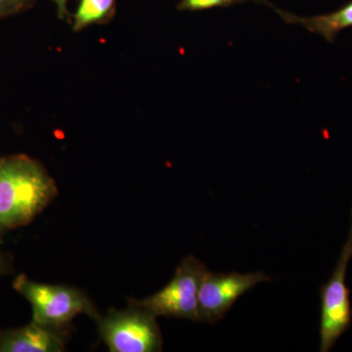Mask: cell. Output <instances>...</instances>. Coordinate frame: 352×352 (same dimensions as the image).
I'll return each instance as SVG.
<instances>
[{
	"mask_svg": "<svg viewBox=\"0 0 352 352\" xmlns=\"http://www.w3.org/2000/svg\"><path fill=\"white\" fill-rule=\"evenodd\" d=\"M57 195L56 182L36 160L0 157V238L29 224Z\"/></svg>",
	"mask_w": 352,
	"mask_h": 352,
	"instance_id": "1",
	"label": "cell"
},
{
	"mask_svg": "<svg viewBox=\"0 0 352 352\" xmlns=\"http://www.w3.org/2000/svg\"><path fill=\"white\" fill-rule=\"evenodd\" d=\"M12 286L31 305L32 320L67 325L78 314H87L94 320L100 316L89 296L75 287L39 283L25 274L18 275Z\"/></svg>",
	"mask_w": 352,
	"mask_h": 352,
	"instance_id": "2",
	"label": "cell"
},
{
	"mask_svg": "<svg viewBox=\"0 0 352 352\" xmlns=\"http://www.w3.org/2000/svg\"><path fill=\"white\" fill-rule=\"evenodd\" d=\"M95 321L111 352H157L163 349L156 317L133 303L129 302L126 309L111 308Z\"/></svg>",
	"mask_w": 352,
	"mask_h": 352,
	"instance_id": "3",
	"label": "cell"
},
{
	"mask_svg": "<svg viewBox=\"0 0 352 352\" xmlns=\"http://www.w3.org/2000/svg\"><path fill=\"white\" fill-rule=\"evenodd\" d=\"M207 266L195 256L182 259L170 283L144 300L129 298V302L157 317L198 322V296Z\"/></svg>",
	"mask_w": 352,
	"mask_h": 352,
	"instance_id": "4",
	"label": "cell"
},
{
	"mask_svg": "<svg viewBox=\"0 0 352 352\" xmlns=\"http://www.w3.org/2000/svg\"><path fill=\"white\" fill-rule=\"evenodd\" d=\"M351 258L352 208L351 229L346 244L342 247L339 261L330 279L319 289L321 298L320 352L330 351L340 336L351 326V291L346 284L347 266Z\"/></svg>",
	"mask_w": 352,
	"mask_h": 352,
	"instance_id": "5",
	"label": "cell"
},
{
	"mask_svg": "<svg viewBox=\"0 0 352 352\" xmlns=\"http://www.w3.org/2000/svg\"><path fill=\"white\" fill-rule=\"evenodd\" d=\"M270 281L271 278L261 271L248 274L208 271L199 289L198 322L219 323L241 296L261 282Z\"/></svg>",
	"mask_w": 352,
	"mask_h": 352,
	"instance_id": "6",
	"label": "cell"
},
{
	"mask_svg": "<svg viewBox=\"0 0 352 352\" xmlns=\"http://www.w3.org/2000/svg\"><path fill=\"white\" fill-rule=\"evenodd\" d=\"M69 335V324L50 325L32 320L21 328L0 330V352H61Z\"/></svg>",
	"mask_w": 352,
	"mask_h": 352,
	"instance_id": "7",
	"label": "cell"
},
{
	"mask_svg": "<svg viewBox=\"0 0 352 352\" xmlns=\"http://www.w3.org/2000/svg\"><path fill=\"white\" fill-rule=\"evenodd\" d=\"M275 11L287 24L302 25L307 31L320 34L330 43L335 41L340 32L352 27V0L332 13L314 17H300L279 9Z\"/></svg>",
	"mask_w": 352,
	"mask_h": 352,
	"instance_id": "8",
	"label": "cell"
},
{
	"mask_svg": "<svg viewBox=\"0 0 352 352\" xmlns=\"http://www.w3.org/2000/svg\"><path fill=\"white\" fill-rule=\"evenodd\" d=\"M116 15V0H80L72 16L74 32H80L90 25H105Z\"/></svg>",
	"mask_w": 352,
	"mask_h": 352,
	"instance_id": "9",
	"label": "cell"
},
{
	"mask_svg": "<svg viewBox=\"0 0 352 352\" xmlns=\"http://www.w3.org/2000/svg\"><path fill=\"white\" fill-rule=\"evenodd\" d=\"M248 1L273 7L268 0H180L177 9L179 11L195 12V11L208 10L217 7H230L236 4L245 3Z\"/></svg>",
	"mask_w": 352,
	"mask_h": 352,
	"instance_id": "10",
	"label": "cell"
},
{
	"mask_svg": "<svg viewBox=\"0 0 352 352\" xmlns=\"http://www.w3.org/2000/svg\"><path fill=\"white\" fill-rule=\"evenodd\" d=\"M34 3V0H0V19L28 10Z\"/></svg>",
	"mask_w": 352,
	"mask_h": 352,
	"instance_id": "11",
	"label": "cell"
},
{
	"mask_svg": "<svg viewBox=\"0 0 352 352\" xmlns=\"http://www.w3.org/2000/svg\"><path fill=\"white\" fill-rule=\"evenodd\" d=\"M13 271L12 261L0 248V277L10 274Z\"/></svg>",
	"mask_w": 352,
	"mask_h": 352,
	"instance_id": "12",
	"label": "cell"
},
{
	"mask_svg": "<svg viewBox=\"0 0 352 352\" xmlns=\"http://www.w3.org/2000/svg\"><path fill=\"white\" fill-rule=\"evenodd\" d=\"M57 7V13L60 19L62 20H71L72 16L68 11V2L69 0H52Z\"/></svg>",
	"mask_w": 352,
	"mask_h": 352,
	"instance_id": "13",
	"label": "cell"
}]
</instances>
